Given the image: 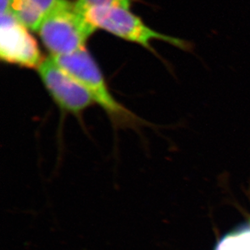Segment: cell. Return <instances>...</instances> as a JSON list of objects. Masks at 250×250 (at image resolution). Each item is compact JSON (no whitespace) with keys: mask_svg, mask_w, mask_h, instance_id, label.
Here are the masks:
<instances>
[{"mask_svg":"<svg viewBox=\"0 0 250 250\" xmlns=\"http://www.w3.org/2000/svg\"><path fill=\"white\" fill-rule=\"evenodd\" d=\"M96 30L75 2L59 0L38 28L41 40L52 57L69 55L85 49L87 38Z\"/></svg>","mask_w":250,"mask_h":250,"instance_id":"obj_1","label":"cell"},{"mask_svg":"<svg viewBox=\"0 0 250 250\" xmlns=\"http://www.w3.org/2000/svg\"><path fill=\"white\" fill-rule=\"evenodd\" d=\"M52 58L66 73L83 85L94 102L102 107L116 124L130 125L137 123V117L113 98L102 71L86 49Z\"/></svg>","mask_w":250,"mask_h":250,"instance_id":"obj_2","label":"cell"},{"mask_svg":"<svg viewBox=\"0 0 250 250\" xmlns=\"http://www.w3.org/2000/svg\"><path fill=\"white\" fill-rule=\"evenodd\" d=\"M86 17L96 29L101 28L150 50H153L151 42L155 40L170 43L185 51H191L194 48L193 43L188 41L166 35L146 26L130 9L118 7H98L87 12Z\"/></svg>","mask_w":250,"mask_h":250,"instance_id":"obj_3","label":"cell"},{"mask_svg":"<svg viewBox=\"0 0 250 250\" xmlns=\"http://www.w3.org/2000/svg\"><path fill=\"white\" fill-rule=\"evenodd\" d=\"M38 70L48 92L65 111L80 114L94 102L83 85L61 68L52 57L42 60Z\"/></svg>","mask_w":250,"mask_h":250,"instance_id":"obj_4","label":"cell"},{"mask_svg":"<svg viewBox=\"0 0 250 250\" xmlns=\"http://www.w3.org/2000/svg\"><path fill=\"white\" fill-rule=\"evenodd\" d=\"M0 57L7 63L38 68L42 62L38 43L11 12L1 15Z\"/></svg>","mask_w":250,"mask_h":250,"instance_id":"obj_5","label":"cell"},{"mask_svg":"<svg viewBox=\"0 0 250 250\" xmlns=\"http://www.w3.org/2000/svg\"><path fill=\"white\" fill-rule=\"evenodd\" d=\"M59 0H10L9 12L31 30L38 31L43 18Z\"/></svg>","mask_w":250,"mask_h":250,"instance_id":"obj_6","label":"cell"},{"mask_svg":"<svg viewBox=\"0 0 250 250\" xmlns=\"http://www.w3.org/2000/svg\"><path fill=\"white\" fill-rule=\"evenodd\" d=\"M215 250H250V225L227 235L218 243Z\"/></svg>","mask_w":250,"mask_h":250,"instance_id":"obj_7","label":"cell"},{"mask_svg":"<svg viewBox=\"0 0 250 250\" xmlns=\"http://www.w3.org/2000/svg\"><path fill=\"white\" fill-rule=\"evenodd\" d=\"M76 9L86 16L87 12L98 7H118L130 9L131 0H76Z\"/></svg>","mask_w":250,"mask_h":250,"instance_id":"obj_8","label":"cell"},{"mask_svg":"<svg viewBox=\"0 0 250 250\" xmlns=\"http://www.w3.org/2000/svg\"><path fill=\"white\" fill-rule=\"evenodd\" d=\"M10 0H0V12L1 15L9 12Z\"/></svg>","mask_w":250,"mask_h":250,"instance_id":"obj_9","label":"cell"}]
</instances>
